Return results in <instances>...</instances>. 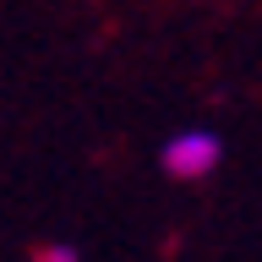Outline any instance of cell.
Listing matches in <instances>:
<instances>
[{
  "instance_id": "7a4b0ae2",
  "label": "cell",
  "mask_w": 262,
  "mask_h": 262,
  "mask_svg": "<svg viewBox=\"0 0 262 262\" xmlns=\"http://www.w3.org/2000/svg\"><path fill=\"white\" fill-rule=\"evenodd\" d=\"M33 262H82V246H71V241H38V246H33Z\"/></svg>"
},
{
  "instance_id": "6da1fadb",
  "label": "cell",
  "mask_w": 262,
  "mask_h": 262,
  "mask_svg": "<svg viewBox=\"0 0 262 262\" xmlns=\"http://www.w3.org/2000/svg\"><path fill=\"white\" fill-rule=\"evenodd\" d=\"M219 164H224V137L213 126H180V131H169L164 147H159V169L169 180H180V186L208 180Z\"/></svg>"
}]
</instances>
